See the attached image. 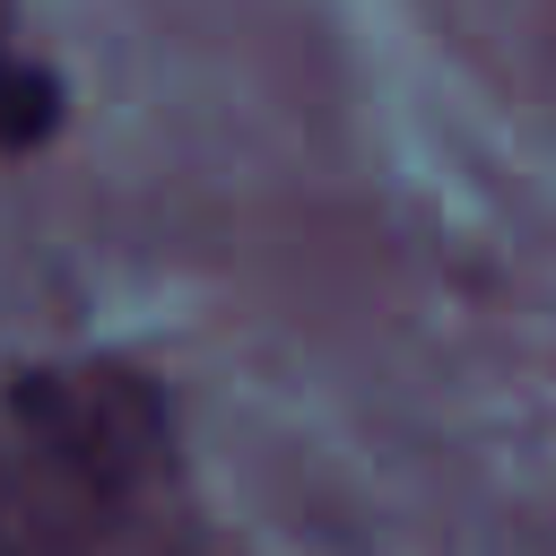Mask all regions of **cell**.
<instances>
[{
  "instance_id": "1",
  "label": "cell",
  "mask_w": 556,
  "mask_h": 556,
  "mask_svg": "<svg viewBox=\"0 0 556 556\" xmlns=\"http://www.w3.org/2000/svg\"><path fill=\"white\" fill-rule=\"evenodd\" d=\"M174 530H182L174 417L139 365L78 356L9 382L0 556H165Z\"/></svg>"
},
{
  "instance_id": "2",
  "label": "cell",
  "mask_w": 556,
  "mask_h": 556,
  "mask_svg": "<svg viewBox=\"0 0 556 556\" xmlns=\"http://www.w3.org/2000/svg\"><path fill=\"white\" fill-rule=\"evenodd\" d=\"M52 130V78L35 70V61H17V43H9V0H0V139L17 148V139H43Z\"/></svg>"
}]
</instances>
